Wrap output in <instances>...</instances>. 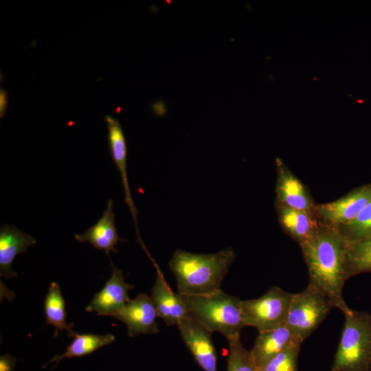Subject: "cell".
<instances>
[{"label":"cell","instance_id":"19","mask_svg":"<svg viewBox=\"0 0 371 371\" xmlns=\"http://www.w3.org/2000/svg\"><path fill=\"white\" fill-rule=\"evenodd\" d=\"M347 276L371 273V235L355 240H346Z\"/></svg>","mask_w":371,"mask_h":371},{"label":"cell","instance_id":"12","mask_svg":"<svg viewBox=\"0 0 371 371\" xmlns=\"http://www.w3.org/2000/svg\"><path fill=\"white\" fill-rule=\"evenodd\" d=\"M156 268L155 282L151 289L150 298L155 306L158 317L168 326L177 325L189 315L188 309L179 293H175L167 283L158 265L152 259Z\"/></svg>","mask_w":371,"mask_h":371},{"label":"cell","instance_id":"21","mask_svg":"<svg viewBox=\"0 0 371 371\" xmlns=\"http://www.w3.org/2000/svg\"><path fill=\"white\" fill-rule=\"evenodd\" d=\"M228 341L227 371H260L250 351L242 345L240 335L227 339Z\"/></svg>","mask_w":371,"mask_h":371},{"label":"cell","instance_id":"23","mask_svg":"<svg viewBox=\"0 0 371 371\" xmlns=\"http://www.w3.org/2000/svg\"><path fill=\"white\" fill-rule=\"evenodd\" d=\"M301 346L295 344L278 353L265 363L260 371H297Z\"/></svg>","mask_w":371,"mask_h":371},{"label":"cell","instance_id":"26","mask_svg":"<svg viewBox=\"0 0 371 371\" xmlns=\"http://www.w3.org/2000/svg\"><path fill=\"white\" fill-rule=\"evenodd\" d=\"M153 109L157 115H163L166 112V109L161 102H157L153 105Z\"/></svg>","mask_w":371,"mask_h":371},{"label":"cell","instance_id":"25","mask_svg":"<svg viewBox=\"0 0 371 371\" xmlns=\"http://www.w3.org/2000/svg\"><path fill=\"white\" fill-rule=\"evenodd\" d=\"M8 104V92L1 88L0 91V117L1 119L5 115Z\"/></svg>","mask_w":371,"mask_h":371},{"label":"cell","instance_id":"27","mask_svg":"<svg viewBox=\"0 0 371 371\" xmlns=\"http://www.w3.org/2000/svg\"><path fill=\"white\" fill-rule=\"evenodd\" d=\"M357 102H358L359 103H363V101L362 100H357Z\"/></svg>","mask_w":371,"mask_h":371},{"label":"cell","instance_id":"17","mask_svg":"<svg viewBox=\"0 0 371 371\" xmlns=\"http://www.w3.org/2000/svg\"><path fill=\"white\" fill-rule=\"evenodd\" d=\"M113 200L107 201L106 210L100 218L81 234H75L74 238L80 243L89 242L99 250L104 251L107 256L111 251L117 253L115 246L120 239L115 225Z\"/></svg>","mask_w":371,"mask_h":371},{"label":"cell","instance_id":"3","mask_svg":"<svg viewBox=\"0 0 371 371\" xmlns=\"http://www.w3.org/2000/svg\"><path fill=\"white\" fill-rule=\"evenodd\" d=\"M179 295L189 314L211 333L218 332L227 339L240 335L245 326L242 300L221 289L207 295Z\"/></svg>","mask_w":371,"mask_h":371},{"label":"cell","instance_id":"18","mask_svg":"<svg viewBox=\"0 0 371 371\" xmlns=\"http://www.w3.org/2000/svg\"><path fill=\"white\" fill-rule=\"evenodd\" d=\"M44 310L46 318V324L54 326V335L58 336L59 333L67 330L69 337H72L76 333L71 327L74 324H68L66 321L65 301L62 295L58 284L51 282L44 301Z\"/></svg>","mask_w":371,"mask_h":371},{"label":"cell","instance_id":"22","mask_svg":"<svg viewBox=\"0 0 371 371\" xmlns=\"http://www.w3.org/2000/svg\"><path fill=\"white\" fill-rule=\"evenodd\" d=\"M337 227L346 240H355L370 236L371 201L353 220Z\"/></svg>","mask_w":371,"mask_h":371},{"label":"cell","instance_id":"14","mask_svg":"<svg viewBox=\"0 0 371 371\" xmlns=\"http://www.w3.org/2000/svg\"><path fill=\"white\" fill-rule=\"evenodd\" d=\"M303 341L297 338L285 323L271 330L258 333L251 355L259 368L272 357Z\"/></svg>","mask_w":371,"mask_h":371},{"label":"cell","instance_id":"11","mask_svg":"<svg viewBox=\"0 0 371 371\" xmlns=\"http://www.w3.org/2000/svg\"><path fill=\"white\" fill-rule=\"evenodd\" d=\"M111 267V278L102 289L94 295L86 306V311L94 312L97 315L111 316L131 300L128 293L134 286L125 282L122 269L112 262Z\"/></svg>","mask_w":371,"mask_h":371},{"label":"cell","instance_id":"1","mask_svg":"<svg viewBox=\"0 0 371 371\" xmlns=\"http://www.w3.org/2000/svg\"><path fill=\"white\" fill-rule=\"evenodd\" d=\"M306 264L309 281L323 292L333 308L344 315L352 309L343 297L348 280L346 262V239L336 226L321 223L314 234L300 245Z\"/></svg>","mask_w":371,"mask_h":371},{"label":"cell","instance_id":"10","mask_svg":"<svg viewBox=\"0 0 371 371\" xmlns=\"http://www.w3.org/2000/svg\"><path fill=\"white\" fill-rule=\"evenodd\" d=\"M276 201L294 209L315 213L316 203L306 186L280 158L276 159Z\"/></svg>","mask_w":371,"mask_h":371},{"label":"cell","instance_id":"8","mask_svg":"<svg viewBox=\"0 0 371 371\" xmlns=\"http://www.w3.org/2000/svg\"><path fill=\"white\" fill-rule=\"evenodd\" d=\"M181 337L204 371H217L216 352L212 333L190 314L177 324Z\"/></svg>","mask_w":371,"mask_h":371},{"label":"cell","instance_id":"24","mask_svg":"<svg viewBox=\"0 0 371 371\" xmlns=\"http://www.w3.org/2000/svg\"><path fill=\"white\" fill-rule=\"evenodd\" d=\"M16 359L9 354L0 357V371H14Z\"/></svg>","mask_w":371,"mask_h":371},{"label":"cell","instance_id":"4","mask_svg":"<svg viewBox=\"0 0 371 371\" xmlns=\"http://www.w3.org/2000/svg\"><path fill=\"white\" fill-rule=\"evenodd\" d=\"M344 317L331 371H365L371 363V316L352 310Z\"/></svg>","mask_w":371,"mask_h":371},{"label":"cell","instance_id":"20","mask_svg":"<svg viewBox=\"0 0 371 371\" xmlns=\"http://www.w3.org/2000/svg\"><path fill=\"white\" fill-rule=\"evenodd\" d=\"M72 342L61 355L54 356L48 363H59L65 358L80 357L91 354L96 350L114 341L115 337L111 334H77L74 336ZM47 363V364H48Z\"/></svg>","mask_w":371,"mask_h":371},{"label":"cell","instance_id":"7","mask_svg":"<svg viewBox=\"0 0 371 371\" xmlns=\"http://www.w3.org/2000/svg\"><path fill=\"white\" fill-rule=\"evenodd\" d=\"M371 201V183L358 187L341 198L317 204L315 214L321 223L339 226L353 220Z\"/></svg>","mask_w":371,"mask_h":371},{"label":"cell","instance_id":"16","mask_svg":"<svg viewBox=\"0 0 371 371\" xmlns=\"http://www.w3.org/2000/svg\"><path fill=\"white\" fill-rule=\"evenodd\" d=\"M36 243L30 235L14 225H3L0 228V276L6 279L17 276L12 269L15 257L27 251Z\"/></svg>","mask_w":371,"mask_h":371},{"label":"cell","instance_id":"15","mask_svg":"<svg viewBox=\"0 0 371 371\" xmlns=\"http://www.w3.org/2000/svg\"><path fill=\"white\" fill-rule=\"evenodd\" d=\"M275 207L282 229L299 245L308 240L321 223L314 212L294 209L278 201Z\"/></svg>","mask_w":371,"mask_h":371},{"label":"cell","instance_id":"9","mask_svg":"<svg viewBox=\"0 0 371 371\" xmlns=\"http://www.w3.org/2000/svg\"><path fill=\"white\" fill-rule=\"evenodd\" d=\"M111 317L126 325L127 334L130 337L159 332L155 306L150 297L144 293L138 294L135 299L130 300Z\"/></svg>","mask_w":371,"mask_h":371},{"label":"cell","instance_id":"2","mask_svg":"<svg viewBox=\"0 0 371 371\" xmlns=\"http://www.w3.org/2000/svg\"><path fill=\"white\" fill-rule=\"evenodd\" d=\"M235 259L236 253L231 247L207 254L176 250L168 265L176 279L177 293L200 295L221 289Z\"/></svg>","mask_w":371,"mask_h":371},{"label":"cell","instance_id":"13","mask_svg":"<svg viewBox=\"0 0 371 371\" xmlns=\"http://www.w3.org/2000/svg\"><path fill=\"white\" fill-rule=\"evenodd\" d=\"M105 121L108 128V138L111 157L120 172L125 195L124 201L133 216L139 243H142L137 227V215L138 214V212L131 196L127 177V149L125 137L122 126L117 119L110 115H106Z\"/></svg>","mask_w":371,"mask_h":371},{"label":"cell","instance_id":"5","mask_svg":"<svg viewBox=\"0 0 371 371\" xmlns=\"http://www.w3.org/2000/svg\"><path fill=\"white\" fill-rule=\"evenodd\" d=\"M333 308L325 294L308 283L304 290L292 294L285 324L297 338L304 341Z\"/></svg>","mask_w":371,"mask_h":371},{"label":"cell","instance_id":"6","mask_svg":"<svg viewBox=\"0 0 371 371\" xmlns=\"http://www.w3.org/2000/svg\"><path fill=\"white\" fill-rule=\"evenodd\" d=\"M292 294L273 286L258 298L242 300L245 326L254 327L260 333L285 323Z\"/></svg>","mask_w":371,"mask_h":371}]
</instances>
